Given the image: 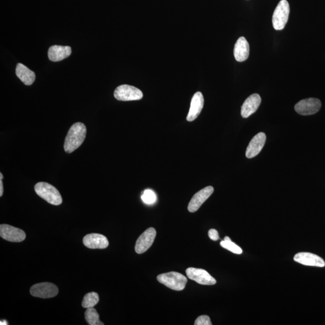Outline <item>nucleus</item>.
<instances>
[{
	"mask_svg": "<svg viewBox=\"0 0 325 325\" xmlns=\"http://www.w3.org/2000/svg\"><path fill=\"white\" fill-rule=\"evenodd\" d=\"M87 129L84 124L76 122L69 128L66 135L64 150L67 153H72L84 143L87 136Z\"/></svg>",
	"mask_w": 325,
	"mask_h": 325,
	"instance_id": "nucleus-1",
	"label": "nucleus"
},
{
	"mask_svg": "<svg viewBox=\"0 0 325 325\" xmlns=\"http://www.w3.org/2000/svg\"><path fill=\"white\" fill-rule=\"evenodd\" d=\"M35 190L37 195L49 204L59 205L62 203V198L59 191L50 184L39 182L35 185Z\"/></svg>",
	"mask_w": 325,
	"mask_h": 325,
	"instance_id": "nucleus-2",
	"label": "nucleus"
},
{
	"mask_svg": "<svg viewBox=\"0 0 325 325\" xmlns=\"http://www.w3.org/2000/svg\"><path fill=\"white\" fill-rule=\"evenodd\" d=\"M159 283L170 289L176 291L185 289L188 280L185 276L179 272H171L159 275L157 277Z\"/></svg>",
	"mask_w": 325,
	"mask_h": 325,
	"instance_id": "nucleus-3",
	"label": "nucleus"
},
{
	"mask_svg": "<svg viewBox=\"0 0 325 325\" xmlns=\"http://www.w3.org/2000/svg\"><path fill=\"white\" fill-rule=\"evenodd\" d=\"M290 14V5L287 0H281L276 8L272 17V24L276 30L285 28Z\"/></svg>",
	"mask_w": 325,
	"mask_h": 325,
	"instance_id": "nucleus-4",
	"label": "nucleus"
},
{
	"mask_svg": "<svg viewBox=\"0 0 325 325\" xmlns=\"http://www.w3.org/2000/svg\"><path fill=\"white\" fill-rule=\"evenodd\" d=\"M114 96L116 100L122 101H136L142 99V92L132 86L123 85L116 89Z\"/></svg>",
	"mask_w": 325,
	"mask_h": 325,
	"instance_id": "nucleus-5",
	"label": "nucleus"
},
{
	"mask_svg": "<svg viewBox=\"0 0 325 325\" xmlns=\"http://www.w3.org/2000/svg\"><path fill=\"white\" fill-rule=\"evenodd\" d=\"M321 106V103L319 100L310 98L300 101L296 104L294 109L298 114L307 116L317 113L319 111Z\"/></svg>",
	"mask_w": 325,
	"mask_h": 325,
	"instance_id": "nucleus-6",
	"label": "nucleus"
},
{
	"mask_svg": "<svg viewBox=\"0 0 325 325\" xmlns=\"http://www.w3.org/2000/svg\"><path fill=\"white\" fill-rule=\"evenodd\" d=\"M59 289L56 285L50 283H42L34 285L30 289L33 296L42 299L51 298L57 295Z\"/></svg>",
	"mask_w": 325,
	"mask_h": 325,
	"instance_id": "nucleus-7",
	"label": "nucleus"
},
{
	"mask_svg": "<svg viewBox=\"0 0 325 325\" xmlns=\"http://www.w3.org/2000/svg\"><path fill=\"white\" fill-rule=\"evenodd\" d=\"M186 272L189 279L199 284L212 286L216 284L215 279L205 270L189 268L186 269Z\"/></svg>",
	"mask_w": 325,
	"mask_h": 325,
	"instance_id": "nucleus-8",
	"label": "nucleus"
},
{
	"mask_svg": "<svg viewBox=\"0 0 325 325\" xmlns=\"http://www.w3.org/2000/svg\"><path fill=\"white\" fill-rule=\"evenodd\" d=\"M155 236L156 230L154 228L147 229L136 241V246H135L136 253L141 254L148 251L154 243Z\"/></svg>",
	"mask_w": 325,
	"mask_h": 325,
	"instance_id": "nucleus-9",
	"label": "nucleus"
},
{
	"mask_svg": "<svg viewBox=\"0 0 325 325\" xmlns=\"http://www.w3.org/2000/svg\"><path fill=\"white\" fill-rule=\"evenodd\" d=\"M0 236L11 242H21L26 237V233L22 229L7 224L0 225Z\"/></svg>",
	"mask_w": 325,
	"mask_h": 325,
	"instance_id": "nucleus-10",
	"label": "nucleus"
},
{
	"mask_svg": "<svg viewBox=\"0 0 325 325\" xmlns=\"http://www.w3.org/2000/svg\"><path fill=\"white\" fill-rule=\"evenodd\" d=\"M214 188L212 186H207L196 193L192 198L188 205L189 212L194 213L199 210L205 201L212 195Z\"/></svg>",
	"mask_w": 325,
	"mask_h": 325,
	"instance_id": "nucleus-11",
	"label": "nucleus"
},
{
	"mask_svg": "<svg viewBox=\"0 0 325 325\" xmlns=\"http://www.w3.org/2000/svg\"><path fill=\"white\" fill-rule=\"evenodd\" d=\"M83 241H84V244L86 247L93 250L106 249V248L109 247V245L108 239L106 236L100 234H96V233L85 235Z\"/></svg>",
	"mask_w": 325,
	"mask_h": 325,
	"instance_id": "nucleus-12",
	"label": "nucleus"
},
{
	"mask_svg": "<svg viewBox=\"0 0 325 325\" xmlns=\"http://www.w3.org/2000/svg\"><path fill=\"white\" fill-rule=\"evenodd\" d=\"M266 140V134L264 133H259L254 136L247 147L246 156L248 158H252L256 157L262 151L265 145Z\"/></svg>",
	"mask_w": 325,
	"mask_h": 325,
	"instance_id": "nucleus-13",
	"label": "nucleus"
},
{
	"mask_svg": "<svg viewBox=\"0 0 325 325\" xmlns=\"http://www.w3.org/2000/svg\"><path fill=\"white\" fill-rule=\"evenodd\" d=\"M262 98L259 94L251 95L245 100L241 106V115L243 118H248L255 113L260 106Z\"/></svg>",
	"mask_w": 325,
	"mask_h": 325,
	"instance_id": "nucleus-14",
	"label": "nucleus"
},
{
	"mask_svg": "<svg viewBox=\"0 0 325 325\" xmlns=\"http://www.w3.org/2000/svg\"><path fill=\"white\" fill-rule=\"evenodd\" d=\"M294 260L305 266L320 267V268H323L325 266L324 261L321 257L309 253L297 254L294 257Z\"/></svg>",
	"mask_w": 325,
	"mask_h": 325,
	"instance_id": "nucleus-15",
	"label": "nucleus"
},
{
	"mask_svg": "<svg viewBox=\"0 0 325 325\" xmlns=\"http://www.w3.org/2000/svg\"><path fill=\"white\" fill-rule=\"evenodd\" d=\"M204 103V99L202 93L200 92H198L195 94L192 98L191 107H190L188 117H187L188 121H194L198 117L203 109Z\"/></svg>",
	"mask_w": 325,
	"mask_h": 325,
	"instance_id": "nucleus-16",
	"label": "nucleus"
},
{
	"mask_svg": "<svg viewBox=\"0 0 325 325\" xmlns=\"http://www.w3.org/2000/svg\"><path fill=\"white\" fill-rule=\"evenodd\" d=\"M250 45L244 37H240L236 42L234 49V56L239 62H244L249 57Z\"/></svg>",
	"mask_w": 325,
	"mask_h": 325,
	"instance_id": "nucleus-17",
	"label": "nucleus"
},
{
	"mask_svg": "<svg viewBox=\"0 0 325 325\" xmlns=\"http://www.w3.org/2000/svg\"><path fill=\"white\" fill-rule=\"evenodd\" d=\"M71 52L69 46L53 45L49 48L48 58L52 62H59L68 57Z\"/></svg>",
	"mask_w": 325,
	"mask_h": 325,
	"instance_id": "nucleus-18",
	"label": "nucleus"
},
{
	"mask_svg": "<svg viewBox=\"0 0 325 325\" xmlns=\"http://www.w3.org/2000/svg\"><path fill=\"white\" fill-rule=\"evenodd\" d=\"M16 74L20 80L27 86L32 85L35 80V72L22 63H18Z\"/></svg>",
	"mask_w": 325,
	"mask_h": 325,
	"instance_id": "nucleus-19",
	"label": "nucleus"
},
{
	"mask_svg": "<svg viewBox=\"0 0 325 325\" xmlns=\"http://www.w3.org/2000/svg\"><path fill=\"white\" fill-rule=\"evenodd\" d=\"M85 319L90 325H104V323L100 320V315L96 309L89 308L85 312Z\"/></svg>",
	"mask_w": 325,
	"mask_h": 325,
	"instance_id": "nucleus-20",
	"label": "nucleus"
},
{
	"mask_svg": "<svg viewBox=\"0 0 325 325\" xmlns=\"http://www.w3.org/2000/svg\"><path fill=\"white\" fill-rule=\"evenodd\" d=\"M100 297L96 292L89 293L84 297L82 306L85 308H93L99 302Z\"/></svg>",
	"mask_w": 325,
	"mask_h": 325,
	"instance_id": "nucleus-21",
	"label": "nucleus"
},
{
	"mask_svg": "<svg viewBox=\"0 0 325 325\" xmlns=\"http://www.w3.org/2000/svg\"><path fill=\"white\" fill-rule=\"evenodd\" d=\"M220 245L222 248L235 254H241L243 252L241 248L237 246V245L233 243L231 240L226 241L223 240L220 242Z\"/></svg>",
	"mask_w": 325,
	"mask_h": 325,
	"instance_id": "nucleus-22",
	"label": "nucleus"
},
{
	"mask_svg": "<svg viewBox=\"0 0 325 325\" xmlns=\"http://www.w3.org/2000/svg\"><path fill=\"white\" fill-rule=\"evenodd\" d=\"M142 201L147 204H152L157 200V196L151 190L147 189L143 192L142 195Z\"/></svg>",
	"mask_w": 325,
	"mask_h": 325,
	"instance_id": "nucleus-23",
	"label": "nucleus"
},
{
	"mask_svg": "<svg viewBox=\"0 0 325 325\" xmlns=\"http://www.w3.org/2000/svg\"><path fill=\"white\" fill-rule=\"evenodd\" d=\"M195 325H211L210 318L206 315H201L195 320Z\"/></svg>",
	"mask_w": 325,
	"mask_h": 325,
	"instance_id": "nucleus-24",
	"label": "nucleus"
},
{
	"mask_svg": "<svg viewBox=\"0 0 325 325\" xmlns=\"http://www.w3.org/2000/svg\"><path fill=\"white\" fill-rule=\"evenodd\" d=\"M208 236H209L211 240L213 241H217L219 239V235L218 232L216 231V229H211L208 231Z\"/></svg>",
	"mask_w": 325,
	"mask_h": 325,
	"instance_id": "nucleus-25",
	"label": "nucleus"
},
{
	"mask_svg": "<svg viewBox=\"0 0 325 325\" xmlns=\"http://www.w3.org/2000/svg\"><path fill=\"white\" fill-rule=\"evenodd\" d=\"M3 179V176L2 173H0V196H2L3 194V185L2 180Z\"/></svg>",
	"mask_w": 325,
	"mask_h": 325,
	"instance_id": "nucleus-26",
	"label": "nucleus"
},
{
	"mask_svg": "<svg viewBox=\"0 0 325 325\" xmlns=\"http://www.w3.org/2000/svg\"><path fill=\"white\" fill-rule=\"evenodd\" d=\"M0 324H1V325H4V324L7 325V324H8V322L7 321L3 320L1 321V323H0Z\"/></svg>",
	"mask_w": 325,
	"mask_h": 325,
	"instance_id": "nucleus-27",
	"label": "nucleus"
},
{
	"mask_svg": "<svg viewBox=\"0 0 325 325\" xmlns=\"http://www.w3.org/2000/svg\"><path fill=\"white\" fill-rule=\"evenodd\" d=\"M224 240L230 241V240H231V239H230L229 237H227V236H226V237H225V238H224Z\"/></svg>",
	"mask_w": 325,
	"mask_h": 325,
	"instance_id": "nucleus-28",
	"label": "nucleus"
}]
</instances>
